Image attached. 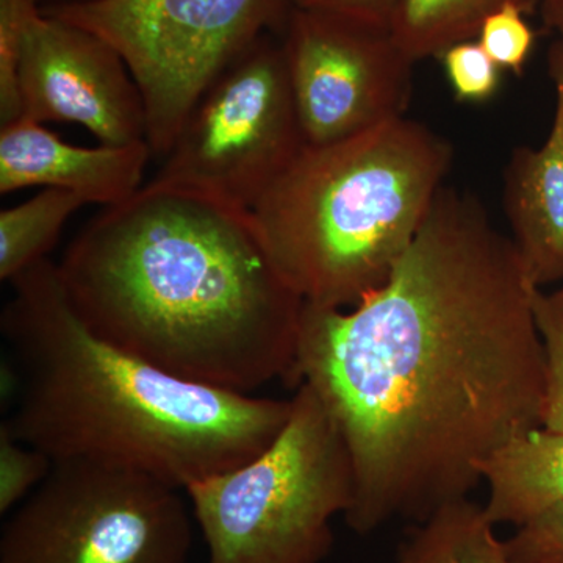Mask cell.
<instances>
[{"label":"cell","instance_id":"44dd1931","mask_svg":"<svg viewBox=\"0 0 563 563\" xmlns=\"http://www.w3.org/2000/svg\"><path fill=\"white\" fill-rule=\"evenodd\" d=\"M533 309L547 357L542 426L563 432V317L542 288L536 292Z\"/></svg>","mask_w":563,"mask_h":563},{"label":"cell","instance_id":"2e32d148","mask_svg":"<svg viewBox=\"0 0 563 563\" xmlns=\"http://www.w3.org/2000/svg\"><path fill=\"white\" fill-rule=\"evenodd\" d=\"M87 202L76 192L44 188L29 201L0 213V279L11 282L44 258L70 214Z\"/></svg>","mask_w":563,"mask_h":563},{"label":"cell","instance_id":"7a4b0ae2","mask_svg":"<svg viewBox=\"0 0 563 563\" xmlns=\"http://www.w3.org/2000/svg\"><path fill=\"white\" fill-rule=\"evenodd\" d=\"M58 269L92 332L163 372L243 395L290 383L306 302L250 210L150 181L88 222Z\"/></svg>","mask_w":563,"mask_h":563},{"label":"cell","instance_id":"603a6c76","mask_svg":"<svg viewBox=\"0 0 563 563\" xmlns=\"http://www.w3.org/2000/svg\"><path fill=\"white\" fill-rule=\"evenodd\" d=\"M396 0H296L303 9H318L346 14L372 24L390 27L393 7Z\"/></svg>","mask_w":563,"mask_h":563},{"label":"cell","instance_id":"277c9868","mask_svg":"<svg viewBox=\"0 0 563 563\" xmlns=\"http://www.w3.org/2000/svg\"><path fill=\"white\" fill-rule=\"evenodd\" d=\"M451 163L450 141L399 118L339 143L303 147L252 217L303 302L350 309L388 279Z\"/></svg>","mask_w":563,"mask_h":563},{"label":"cell","instance_id":"9a60e30c","mask_svg":"<svg viewBox=\"0 0 563 563\" xmlns=\"http://www.w3.org/2000/svg\"><path fill=\"white\" fill-rule=\"evenodd\" d=\"M514 2L526 11L536 0H396L390 18L393 38L415 63L440 57L461 41L476 40L493 11Z\"/></svg>","mask_w":563,"mask_h":563},{"label":"cell","instance_id":"d4e9b609","mask_svg":"<svg viewBox=\"0 0 563 563\" xmlns=\"http://www.w3.org/2000/svg\"><path fill=\"white\" fill-rule=\"evenodd\" d=\"M548 69H550L551 79L554 81L555 95L563 99V46L558 41L548 52Z\"/></svg>","mask_w":563,"mask_h":563},{"label":"cell","instance_id":"8992f818","mask_svg":"<svg viewBox=\"0 0 563 563\" xmlns=\"http://www.w3.org/2000/svg\"><path fill=\"white\" fill-rule=\"evenodd\" d=\"M296 0H92L41 7L101 36L139 85L152 155L165 157L192 107L262 36H284Z\"/></svg>","mask_w":563,"mask_h":563},{"label":"cell","instance_id":"ba28073f","mask_svg":"<svg viewBox=\"0 0 563 563\" xmlns=\"http://www.w3.org/2000/svg\"><path fill=\"white\" fill-rule=\"evenodd\" d=\"M303 147L284 41L268 33L203 92L151 181L252 211Z\"/></svg>","mask_w":563,"mask_h":563},{"label":"cell","instance_id":"9c48e42d","mask_svg":"<svg viewBox=\"0 0 563 563\" xmlns=\"http://www.w3.org/2000/svg\"><path fill=\"white\" fill-rule=\"evenodd\" d=\"M282 41L306 146L406 117L415 62L390 27L296 5Z\"/></svg>","mask_w":563,"mask_h":563},{"label":"cell","instance_id":"3957f363","mask_svg":"<svg viewBox=\"0 0 563 563\" xmlns=\"http://www.w3.org/2000/svg\"><path fill=\"white\" fill-rule=\"evenodd\" d=\"M11 285L2 332L18 398L5 424L52 462L131 470L185 492L257 457L290 418L291 399L190 383L107 342L49 258Z\"/></svg>","mask_w":563,"mask_h":563},{"label":"cell","instance_id":"6da1fadb","mask_svg":"<svg viewBox=\"0 0 563 563\" xmlns=\"http://www.w3.org/2000/svg\"><path fill=\"white\" fill-rule=\"evenodd\" d=\"M539 288L483 203L443 187L379 288L303 303L288 385L312 387L346 443L352 531L468 498L496 450L542 426Z\"/></svg>","mask_w":563,"mask_h":563},{"label":"cell","instance_id":"7c38bea8","mask_svg":"<svg viewBox=\"0 0 563 563\" xmlns=\"http://www.w3.org/2000/svg\"><path fill=\"white\" fill-rule=\"evenodd\" d=\"M504 206L512 242L537 287L563 280V99L542 146L517 147L506 169Z\"/></svg>","mask_w":563,"mask_h":563},{"label":"cell","instance_id":"484cf974","mask_svg":"<svg viewBox=\"0 0 563 563\" xmlns=\"http://www.w3.org/2000/svg\"><path fill=\"white\" fill-rule=\"evenodd\" d=\"M92 2V0H41L43 7L52 5H74V3Z\"/></svg>","mask_w":563,"mask_h":563},{"label":"cell","instance_id":"5bb4252c","mask_svg":"<svg viewBox=\"0 0 563 563\" xmlns=\"http://www.w3.org/2000/svg\"><path fill=\"white\" fill-rule=\"evenodd\" d=\"M396 563H514L484 507L468 498L446 504L417 523L399 544Z\"/></svg>","mask_w":563,"mask_h":563},{"label":"cell","instance_id":"ffe728a7","mask_svg":"<svg viewBox=\"0 0 563 563\" xmlns=\"http://www.w3.org/2000/svg\"><path fill=\"white\" fill-rule=\"evenodd\" d=\"M439 58L457 101L485 102L498 92L503 69L488 57L479 41L453 44Z\"/></svg>","mask_w":563,"mask_h":563},{"label":"cell","instance_id":"8fae6325","mask_svg":"<svg viewBox=\"0 0 563 563\" xmlns=\"http://www.w3.org/2000/svg\"><path fill=\"white\" fill-rule=\"evenodd\" d=\"M151 155L146 141L74 146L44 124L20 118L0 129V192L60 188L87 203L113 207L140 190Z\"/></svg>","mask_w":563,"mask_h":563},{"label":"cell","instance_id":"30bf717a","mask_svg":"<svg viewBox=\"0 0 563 563\" xmlns=\"http://www.w3.org/2000/svg\"><path fill=\"white\" fill-rule=\"evenodd\" d=\"M18 90L21 118L79 124L107 146L146 141L143 98L121 55L96 33L43 11L22 47Z\"/></svg>","mask_w":563,"mask_h":563},{"label":"cell","instance_id":"e0dca14e","mask_svg":"<svg viewBox=\"0 0 563 563\" xmlns=\"http://www.w3.org/2000/svg\"><path fill=\"white\" fill-rule=\"evenodd\" d=\"M41 0H0V124L22 114L18 68L22 47L41 14Z\"/></svg>","mask_w":563,"mask_h":563},{"label":"cell","instance_id":"4316f807","mask_svg":"<svg viewBox=\"0 0 563 563\" xmlns=\"http://www.w3.org/2000/svg\"><path fill=\"white\" fill-rule=\"evenodd\" d=\"M548 296H550L551 303H553L555 309H558V312L561 313L563 317V287L561 288V290H558L553 292V295Z\"/></svg>","mask_w":563,"mask_h":563},{"label":"cell","instance_id":"cb8c5ba5","mask_svg":"<svg viewBox=\"0 0 563 563\" xmlns=\"http://www.w3.org/2000/svg\"><path fill=\"white\" fill-rule=\"evenodd\" d=\"M540 5V13L544 27L558 35V43L563 46V0H536Z\"/></svg>","mask_w":563,"mask_h":563},{"label":"cell","instance_id":"7402d4cb","mask_svg":"<svg viewBox=\"0 0 563 563\" xmlns=\"http://www.w3.org/2000/svg\"><path fill=\"white\" fill-rule=\"evenodd\" d=\"M504 543L514 563H563V504L520 526Z\"/></svg>","mask_w":563,"mask_h":563},{"label":"cell","instance_id":"52a82bcc","mask_svg":"<svg viewBox=\"0 0 563 563\" xmlns=\"http://www.w3.org/2000/svg\"><path fill=\"white\" fill-rule=\"evenodd\" d=\"M180 492L131 470L54 462L3 526L0 563H185L191 518Z\"/></svg>","mask_w":563,"mask_h":563},{"label":"cell","instance_id":"4fadbf2b","mask_svg":"<svg viewBox=\"0 0 563 563\" xmlns=\"http://www.w3.org/2000/svg\"><path fill=\"white\" fill-rule=\"evenodd\" d=\"M485 515L517 528L563 504V432L539 426L518 433L481 465Z\"/></svg>","mask_w":563,"mask_h":563},{"label":"cell","instance_id":"ac0fdd59","mask_svg":"<svg viewBox=\"0 0 563 563\" xmlns=\"http://www.w3.org/2000/svg\"><path fill=\"white\" fill-rule=\"evenodd\" d=\"M54 462L20 442L9 426H0V512H10L49 476Z\"/></svg>","mask_w":563,"mask_h":563},{"label":"cell","instance_id":"5b68a950","mask_svg":"<svg viewBox=\"0 0 563 563\" xmlns=\"http://www.w3.org/2000/svg\"><path fill=\"white\" fill-rule=\"evenodd\" d=\"M291 413L263 453L185 490L209 563H321L332 521L350 510L354 472L320 396L299 384Z\"/></svg>","mask_w":563,"mask_h":563},{"label":"cell","instance_id":"d6986e66","mask_svg":"<svg viewBox=\"0 0 563 563\" xmlns=\"http://www.w3.org/2000/svg\"><path fill=\"white\" fill-rule=\"evenodd\" d=\"M525 13L518 3H506L487 16L476 38L499 68L515 76L523 74L536 46V32L526 22Z\"/></svg>","mask_w":563,"mask_h":563}]
</instances>
